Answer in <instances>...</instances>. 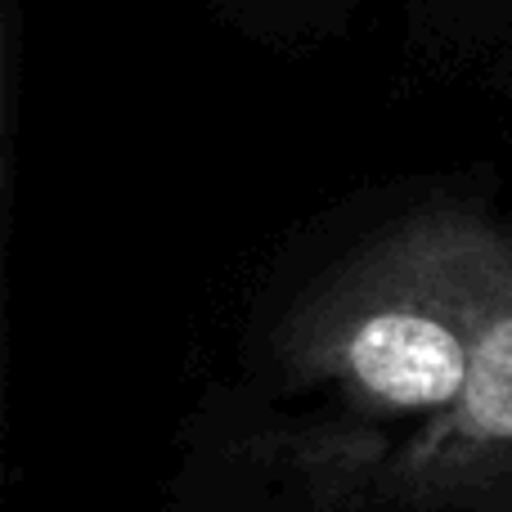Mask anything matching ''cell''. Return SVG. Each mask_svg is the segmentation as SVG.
I'll return each mask as SVG.
<instances>
[{"label": "cell", "mask_w": 512, "mask_h": 512, "mask_svg": "<svg viewBox=\"0 0 512 512\" xmlns=\"http://www.w3.org/2000/svg\"><path fill=\"white\" fill-rule=\"evenodd\" d=\"M512 310V230L418 216L306 301L283 333L297 378H328L373 409H450L481 337Z\"/></svg>", "instance_id": "1"}, {"label": "cell", "mask_w": 512, "mask_h": 512, "mask_svg": "<svg viewBox=\"0 0 512 512\" xmlns=\"http://www.w3.org/2000/svg\"><path fill=\"white\" fill-rule=\"evenodd\" d=\"M508 441H512V310L481 337L468 382H463L459 400L445 409V423L432 432V441L418 450V463L468 459V454L495 450V445Z\"/></svg>", "instance_id": "2"}]
</instances>
